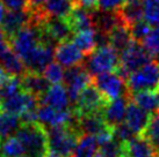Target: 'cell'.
I'll return each mask as SVG.
<instances>
[{
  "label": "cell",
  "mask_w": 159,
  "mask_h": 157,
  "mask_svg": "<svg viewBox=\"0 0 159 157\" xmlns=\"http://www.w3.org/2000/svg\"><path fill=\"white\" fill-rule=\"evenodd\" d=\"M41 30L42 40L50 44L61 43L63 40H67L73 36V31L66 19L59 18H47L40 24H37Z\"/></svg>",
  "instance_id": "obj_8"
},
{
  "label": "cell",
  "mask_w": 159,
  "mask_h": 157,
  "mask_svg": "<svg viewBox=\"0 0 159 157\" xmlns=\"http://www.w3.org/2000/svg\"><path fill=\"white\" fill-rule=\"evenodd\" d=\"M99 143L97 138L93 135H83L80 136L72 157H97Z\"/></svg>",
  "instance_id": "obj_28"
},
{
  "label": "cell",
  "mask_w": 159,
  "mask_h": 157,
  "mask_svg": "<svg viewBox=\"0 0 159 157\" xmlns=\"http://www.w3.org/2000/svg\"><path fill=\"white\" fill-rule=\"evenodd\" d=\"M75 6L73 0H47L41 6V11L47 18L66 19Z\"/></svg>",
  "instance_id": "obj_23"
},
{
  "label": "cell",
  "mask_w": 159,
  "mask_h": 157,
  "mask_svg": "<svg viewBox=\"0 0 159 157\" xmlns=\"http://www.w3.org/2000/svg\"><path fill=\"white\" fill-rule=\"evenodd\" d=\"M8 11H25L28 8V0H0Z\"/></svg>",
  "instance_id": "obj_39"
},
{
  "label": "cell",
  "mask_w": 159,
  "mask_h": 157,
  "mask_svg": "<svg viewBox=\"0 0 159 157\" xmlns=\"http://www.w3.org/2000/svg\"><path fill=\"white\" fill-rule=\"evenodd\" d=\"M47 0H28V8H39Z\"/></svg>",
  "instance_id": "obj_42"
},
{
  "label": "cell",
  "mask_w": 159,
  "mask_h": 157,
  "mask_svg": "<svg viewBox=\"0 0 159 157\" xmlns=\"http://www.w3.org/2000/svg\"><path fill=\"white\" fill-rule=\"evenodd\" d=\"M0 66L9 75L22 76L27 72L21 58L13 50L9 39L0 30Z\"/></svg>",
  "instance_id": "obj_11"
},
{
  "label": "cell",
  "mask_w": 159,
  "mask_h": 157,
  "mask_svg": "<svg viewBox=\"0 0 159 157\" xmlns=\"http://www.w3.org/2000/svg\"><path fill=\"white\" fill-rule=\"evenodd\" d=\"M23 157H26V156H23Z\"/></svg>",
  "instance_id": "obj_49"
},
{
  "label": "cell",
  "mask_w": 159,
  "mask_h": 157,
  "mask_svg": "<svg viewBox=\"0 0 159 157\" xmlns=\"http://www.w3.org/2000/svg\"><path fill=\"white\" fill-rule=\"evenodd\" d=\"M127 0H99L98 11L107 13H117L123 8Z\"/></svg>",
  "instance_id": "obj_38"
},
{
  "label": "cell",
  "mask_w": 159,
  "mask_h": 157,
  "mask_svg": "<svg viewBox=\"0 0 159 157\" xmlns=\"http://www.w3.org/2000/svg\"><path fill=\"white\" fill-rule=\"evenodd\" d=\"M64 83L69 92L71 104L75 105L80 92L86 87H89L91 83H93V76L85 66L78 65L65 70Z\"/></svg>",
  "instance_id": "obj_9"
},
{
  "label": "cell",
  "mask_w": 159,
  "mask_h": 157,
  "mask_svg": "<svg viewBox=\"0 0 159 157\" xmlns=\"http://www.w3.org/2000/svg\"><path fill=\"white\" fill-rule=\"evenodd\" d=\"M151 60H153V57L143 46V44L134 40L120 54V66L116 72L127 80V78L131 73L139 70L141 67L146 65Z\"/></svg>",
  "instance_id": "obj_5"
},
{
  "label": "cell",
  "mask_w": 159,
  "mask_h": 157,
  "mask_svg": "<svg viewBox=\"0 0 159 157\" xmlns=\"http://www.w3.org/2000/svg\"><path fill=\"white\" fill-rule=\"evenodd\" d=\"M120 66L119 52L111 45L98 46L89 56L85 67L92 76L108 72H116Z\"/></svg>",
  "instance_id": "obj_4"
},
{
  "label": "cell",
  "mask_w": 159,
  "mask_h": 157,
  "mask_svg": "<svg viewBox=\"0 0 159 157\" xmlns=\"http://www.w3.org/2000/svg\"><path fill=\"white\" fill-rule=\"evenodd\" d=\"M11 76H13V75H9L8 73L4 70L1 66H0V88L4 86L5 82H6Z\"/></svg>",
  "instance_id": "obj_41"
},
{
  "label": "cell",
  "mask_w": 159,
  "mask_h": 157,
  "mask_svg": "<svg viewBox=\"0 0 159 157\" xmlns=\"http://www.w3.org/2000/svg\"><path fill=\"white\" fill-rule=\"evenodd\" d=\"M121 18L129 27L134 23L144 20L143 15V2L142 0H129L125 2L123 8L119 12Z\"/></svg>",
  "instance_id": "obj_25"
},
{
  "label": "cell",
  "mask_w": 159,
  "mask_h": 157,
  "mask_svg": "<svg viewBox=\"0 0 159 157\" xmlns=\"http://www.w3.org/2000/svg\"><path fill=\"white\" fill-rule=\"evenodd\" d=\"M6 7L4 6V4L0 1V29H1V26H2V22H4V19L6 16Z\"/></svg>",
  "instance_id": "obj_43"
},
{
  "label": "cell",
  "mask_w": 159,
  "mask_h": 157,
  "mask_svg": "<svg viewBox=\"0 0 159 157\" xmlns=\"http://www.w3.org/2000/svg\"><path fill=\"white\" fill-rule=\"evenodd\" d=\"M97 157H124V144L113 136L99 144Z\"/></svg>",
  "instance_id": "obj_30"
},
{
  "label": "cell",
  "mask_w": 159,
  "mask_h": 157,
  "mask_svg": "<svg viewBox=\"0 0 159 157\" xmlns=\"http://www.w3.org/2000/svg\"><path fill=\"white\" fill-rule=\"evenodd\" d=\"M72 42L81 50L85 56H89L98 48L97 43V30L89 29L75 32L72 36Z\"/></svg>",
  "instance_id": "obj_24"
},
{
  "label": "cell",
  "mask_w": 159,
  "mask_h": 157,
  "mask_svg": "<svg viewBox=\"0 0 159 157\" xmlns=\"http://www.w3.org/2000/svg\"><path fill=\"white\" fill-rule=\"evenodd\" d=\"M129 102H130V95L115 98L106 104L101 113L109 128L113 129L115 126L124 122Z\"/></svg>",
  "instance_id": "obj_14"
},
{
  "label": "cell",
  "mask_w": 159,
  "mask_h": 157,
  "mask_svg": "<svg viewBox=\"0 0 159 157\" xmlns=\"http://www.w3.org/2000/svg\"><path fill=\"white\" fill-rule=\"evenodd\" d=\"M0 157H2V156H0Z\"/></svg>",
  "instance_id": "obj_50"
},
{
  "label": "cell",
  "mask_w": 159,
  "mask_h": 157,
  "mask_svg": "<svg viewBox=\"0 0 159 157\" xmlns=\"http://www.w3.org/2000/svg\"><path fill=\"white\" fill-rule=\"evenodd\" d=\"M157 92H159V88H158V90H157Z\"/></svg>",
  "instance_id": "obj_46"
},
{
  "label": "cell",
  "mask_w": 159,
  "mask_h": 157,
  "mask_svg": "<svg viewBox=\"0 0 159 157\" xmlns=\"http://www.w3.org/2000/svg\"><path fill=\"white\" fill-rule=\"evenodd\" d=\"M9 42L15 53L23 61L33 52V50L42 42L40 28L37 24L30 22L23 27L22 29H20L9 39Z\"/></svg>",
  "instance_id": "obj_6"
},
{
  "label": "cell",
  "mask_w": 159,
  "mask_h": 157,
  "mask_svg": "<svg viewBox=\"0 0 159 157\" xmlns=\"http://www.w3.org/2000/svg\"><path fill=\"white\" fill-rule=\"evenodd\" d=\"M73 1H75V0H73Z\"/></svg>",
  "instance_id": "obj_48"
},
{
  "label": "cell",
  "mask_w": 159,
  "mask_h": 157,
  "mask_svg": "<svg viewBox=\"0 0 159 157\" xmlns=\"http://www.w3.org/2000/svg\"><path fill=\"white\" fill-rule=\"evenodd\" d=\"M21 90H23L22 84H21V76H11L5 82L4 86L0 88V95H1V98H6L18 94Z\"/></svg>",
  "instance_id": "obj_35"
},
{
  "label": "cell",
  "mask_w": 159,
  "mask_h": 157,
  "mask_svg": "<svg viewBox=\"0 0 159 157\" xmlns=\"http://www.w3.org/2000/svg\"><path fill=\"white\" fill-rule=\"evenodd\" d=\"M42 74L44 75L45 78L48 80L51 84H58V83L64 82V76H65V70L64 67L61 66L57 61L49 64V66L43 70Z\"/></svg>",
  "instance_id": "obj_33"
},
{
  "label": "cell",
  "mask_w": 159,
  "mask_h": 157,
  "mask_svg": "<svg viewBox=\"0 0 159 157\" xmlns=\"http://www.w3.org/2000/svg\"><path fill=\"white\" fill-rule=\"evenodd\" d=\"M21 125L22 121L20 116L0 111V140L16 134Z\"/></svg>",
  "instance_id": "obj_27"
},
{
  "label": "cell",
  "mask_w": 159,
  "mask_h": 157,
  "mask_svg": "<svg viewBox=\"0 0 159 157\" xmlns=\"http://www.w3.org/2000/svg\"><path fill=\"white\" fill-rule=\"evenodd\" d=\"M111 131H113V136H114L117 141H120L121 143H123V144L130 142L134 138L139 136V135H136V134L127 126L125 122H122V124H120L117 126H115Z\"/></svg>",
  "instance_id": "obj_36"
},
{
  "label": "cell",
  "mask_w": 159,
  "mask_h": 157,
  "mask_svg": "<svg viewBox=\"0 0 159 157\" xmlns=\"http://www.w3.org/2000/svg\"><path fill=\"white\" fill-rule=\"evenodd\" d=\"M1 102H2V98H1V95H0V109H1Z\"/></svg>",
  "instance_id": "obj_45"
},
{
  "label": "cell",
  "mask_w": 159,
  "mask_h": 157,
  "mask_svg": "<svg viewBox=\"0 0 159 157\" xmlns=\"http://www.w3.org/2000/svg\"><path fill=\"white\" fill-rule=\"evenodd\" d=\"M130 100L149 113L159 110V96L157 91H139L130 94Z\"/></svg>",
  "instance_id": "obj_26"
},
{
  "label": "cell",
  "mask_w": 159,
  "mask_h": 157,
  "mask_svg": "<svg viewBox=\"0 0 159 157\" xmlns=\"http://www.w3.org/2000/svg\"><path fill=\"white\" fill-rule=\"evenodd\" d=\"M93 84L99 89V91L108 102L130 95L125 78L117 72H108L93 76Z\"/></svg>",
  "instance_id": "obj_7"
},
{
  "label": "cell",
  "mask_w": 159,
  "mask_h": 157,
  "mask_svg": "<svg viewBox=\"0 0 159 157\" xmlns=\"http://www.w3.org/2000/svg\"><path fill=\"white\" fill-rule=\"evenodd\" d=\"M98 1L99 0H75V5L91 12H95L98 11Z\"/></svg>",
  "instance_id": "obj_40"
},
{
  "label": "cell",
  "mask_w": 159,
  "mask_h": 157,
  "mask_svg": "<svg viewBox=\"0 0 159 157\" xmlns=\"http://www.w3.org/2000/svg\"><path fill=\"white\" fill-rule=\"evenodd\" d=\"M40 104L49 105L56 110H69L71 109V100L69 97V92L66 87L61 83L51 84L48 91L40 98Z\"/></svg>",
  "instance_id": "obj_17"
},
{
  "label": "cell",
  "mask_w": 159,
  "mask_h": 157,
  "mask_svg": "<svg viewBox=\"0 0 159 157\" xmlns=\"http://www.w3.org/2000/svg\"><path fill=\"white\" fill-rule=\"evenodd\" d=\"M142 136L148 140L151 146L156 149V151L159 154V110L151 114L149 124Z\"/></svg>",
  "instance_id": "obj_31"
},
{
  "label": "cell",
  "mask_w": 159,
  "mask_h": 157,
  "mask_svg": "<svg viewBox=\"0 0 159 157\" xmlns=\"http://www.w3.org/2000/svg\"><path fill=\"white\" fill-rule=\"evenodd\" d=\"M124 157H125V156H124Z\"/></svg>",
  "instance_id": "obj_51"
},
{
  "label": "cell",
  "mask_w": 159,
  "mask_h": 157,
  "mask_svg": "<svg viewBox=\"0 0 159 157\" xmlns=\"http://www.w3.org/2000/svg\"><path fill=\"white\" fill-rule=\"evenodd\" d=\"M151 26L145 21V20H141V21L134 23L133 26H130V31H131V36L135 42H139L142 43L146 35L150 32Z\"/></svg>",
  "instance_id": "obj_37"
},
{
  "label": "cell",
  "mask_w": 159,
  "mask_h": 157,
  "mask_svg": "<svg viewBox=\"0 0 159 157\" xmlns=\"http://www.w3.org/2000/svg\"><path fill=\"white\" fill-rule=\"evenodd\" d=\"M108 39H109V45H111L119 53L123 52L124 50L134 42L130 27L124 21L119 23L108 34Z\"/></svg>",
  "instance_id": "obj_22"
},
{
  "label": "cell",
  "mask_w": 159,
  "mask_h": 157,
  "mask_svg": "<svg viewBox=\"0 0 159 157\" xmlns=\"http://www.w3.org/2000/svg\"><path fill=\"white\" fill-rule=\"evenodd\" d=\"M78 116V114H77ZM111 128L107 126L102 113H89L78 116L77 119V131L83 135H93L99 136L105 132L111 131Z\"/></svg>",
  "instance_id": "obj_15"
},
{
  "label": "cell",
  "mask_w": 159,
  "mask_h": 157,
  "mask_svg": "<svg viewBox=\"0 0 159 157\" xmlns=\"http://www.w3.org/2000/svg\"><path fill=\"white\" fill-rule=\"evenodd\" d=\"M21 84L25 91L29 92L40 100L41 97L48 91L51 83L45 78L42 73H35L27 70L21 76Z\"/></svg>",
  "instance_id": "obj_19"
},
{
  "label": "cell",
  "mask_w": 159,
  "mask_h": 157,
  "mask_svg": "<svg viewBox=\"0 0 159 157\" xmlns=\"http://www.w3.org/2000/svg\"><path fill=\"white\" fill-rule=\"evenodd\" d=\"M107 103H108V100L102 96L99 89L93 83H91L89 87H86L80 92L75 104L73 105V110L78 116L99 113V112H102V110L106 106Z\"/></svg>",
  "instance_id": "obj_10"
},
{
  "label": "cell",
  "mask_w": 159,
  "mask_h": 157,
  "mask_svg": "<svg viewBox=\"0 0 159 157\" xmlns=\"http://www.w3.org/2000/svg\"><path fill=\"white\" fill-rule=\"evenodd\" d=\"M0 156L23 157L26 156L25 147L16 136H8L0 140Z\"/></svg>",
  "instance_id": "obj_29"
},
{
  "label": "cell",
  "mask_w": 159,
  "mask_h": 157,
  "mask_svg": "<svg viewBox=\"0 0 159 157\" xmlns=\"http://www.w3.org/2000/svg\"><path fill=\"white\" fill-rule=\"evenodd\" d=\"M129 94L157 91L159 88V61L151 60L127 78Z\"/></svg>",
  "instance_id": "obj_3"
},
{
  "label": "cell",
  "mask_w": 159,
  "mask_h": 157,
  "mask_svg": "<svg viewBox=\"0 0 159 157\" xmlns=\"http://www.w3.org/2000/svg\"><path fill=\"white\" fill-rule=\"evenodd\" d=\"M143 15L151 27L159 26V0H142Z\"/></svg>",
  "instance_id": "obj_32"
},
{
  "label": "cell",
  "mask_w": 159,
  "mask_h": 157,
  "mask_svg": "<svg viewBox=\"0 0 159 157\" xmlns=\"http://www.w3.org/2000/svg\"><path fill=\"white\" fill-rule=\"evenodd\" d=\"M142 44L152 57L159 56V26L151 28L150 32L146 35Z\"/></svg>",
  "instance_id": "obj_34"
},
{
  "label": "cell",
  "mask_w": 159,
  "mask_h": 157,
  "mask_svg": "<svg viewBox=\"0 0 159 157\" xmlns=\"http://www.w3.org/2000/svg\"><path fill=\"white\" fill-rule=\"evenodd\" d=\"M127 1H129V0H127Z\"/></svg>",
  "instance_id": "obj_47"
},
{
  "label": "cell",
  "mask_w": 159,
  "mask_h": 157,
  "mask_svg": "<svg viewBox=\"0 0 159 157\" xmlns=\"http://www.w3.org/2000/svg\"><path fill=\"white\" fill-rule=\"evenodd\" d=\"M66 21L70 24L73 34L78 31L94 29V12L75 6L73 11L66 18Z\"/></svg>",
  "instance_id": "obj_20"
},
{
  "label": "cell",
  "mask_w": 159,
  "mask_h": 157,
  "mask_svg": "<svg viewBox=\"0 0 159 157\" xmlns=\"http://www.w3.org/2000/svg\"><path fill=\"white\" fill-rule=\"evenodd\" d=\"M31 21V15L29 9L25 11H8L4 19L0 30L8 39H11L20 29L27 26Z\"/></svg>",
  "instance_id": "obj_16"
},
{
  "label": "cell",
  "mask_w": 159,
  "mask_h": 157,
  "mask_svg": "<svg viewBox=\"0 0 159 157\" xmlns=\"http://www.w3.org/2000/svg\"><path fill=\"white\" fill-rule=\"evenodd\" d=\"M15 136L23 144L26 157H45L48 154V131L40 122L22 124Z\"/></svg>",
  "instance_id": "obj_1"
},
{
  "label": "cell",
  "mask_w": 159,
  "mask_h": 157,
  "mask_svg": "<svg viewBox=\"0 0 159 157\" xmlns=\"http://www.w3.org/2000/svg\"><path fill=\"white\" fill-rule=\"evenodd\" d=\"M55 59V48L52 44L47 42H41L33 52L23 60L25 67L29 72L43 73V70L51 64Z\"/></svg>",
  "instance_id": "obj_12"
},
{
  "label": "cell",
  "mask_w": 159,
  "mask_h": 157,
  "mask_svg": "<svg viewBox=\"0 0 159 157\" xmlns=\"http://www.w3.org/2000/svg\"><path fill=\"white\" fill-rule=\"evenodd\" d=\"M125 157H159V154L142 135L134 138L130 142L124 144Z\"/></svg>",
  "instance_id": "obj_21"
},
{
  "label": "cell",
  "mask_w": 159,
  "mask_h": 157,
  "mask_svg": "<svg viewBox=\"0 0 159 157\" xmlns=\"http://www.w3.org/2000/svg\"><path fill=\"white\" fill-rule=\"evenodd\" d=\"M84 58L85 54L72 42V39H67V40H63L61 43H58L55 49V60L66 70L75 67V66L81 65Z\"/></svg>",
  "instance_id": "obj_13"
},
{
  "label": "cell",
  "mask_w": 159,
  "mask_h": 157,
  "mask_svg": "<svg viewBox=\"0 0 159 157\" xmlns=\"http://www.w3.org/2000/svg\"><path fill=\"white\" fill-rule=\"evenodd\" d=\"M45 157H63V156H61L59 154L55 153V151H51V150H49L48 154L45 155Z\"/></svg>",
  "instance_id": "obj_44"
},
{
  "label": "cell",
  "mask_w": 159,
  "mask_h": 157,
  "mask_svg": "<svg viewBox=\"0 0 159 157\" xmlns=\"http://www.w3.org/2000/svg\"><path fill=\"white\" fill-rule=\"evenodd\" d=\"M150 117L151 114L148 111L139 108L136 103H134L133 100H130L125 118H124V122L136 135L143 134V132L145 131L146 126L149 124Z\"/></svg>",
  "instance_id": "obj_18"
},
{
  "label": "cell",
  "mask_w": 159,
  "mask_h": 157,
  "mask_svg": "<svg viewBox=\"0 0 159 157\" xmlns=\"http://www.w3.org/2000/svg\"><path fill=\"white\" fill-rule=\"evenodd\" d=\"M48 141L49 150L59 154L63 157H72L78 141L80 139L79 132L73 126L49 127Z\"/></svg>",
  "instance_id": "obj_2"
}]
</instances>
